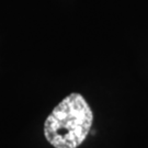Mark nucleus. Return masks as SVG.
Here are the masks:
<instances>
[{
  "mask_svg": "<svg viewBox=\"0 0 148 148\" xmlns=\"http://www.w3.org/2000/svg\"><path fill=\"white\" fill-rule=\"evenodd\" d=\"M93 122L86 99L70 93L53 109L44 123V135L55 148H77L85 142Z\"/></svg>",
  "mask_w": 148,
  "mask_h": 148,
  "instance_id": "1",
  "label": "nucleus"
}]
</instances>
